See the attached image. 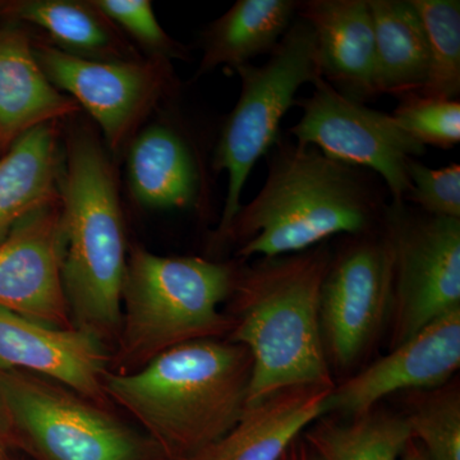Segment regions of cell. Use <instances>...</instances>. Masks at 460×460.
<instances>
[{
	"mask_svg": "<svg viewBox=\"0 0 460 460\" xmlns=\"http://www.w3.org/2000/svg\"><path fill=\"white\" fill-rule=\"evenodd\" d=\"M402 419L431 460H460L458 378L435 389L404 393Z\"/></svg>",
	"mask_w": 460,
	"mask_h": 460,
	"instance_id": "cb8c5ba5",
	"label": "cell"
},
{
	"mask_svg": "<svg viewBox=\"0 0 460 460\" xmlns=\"http://www.w3.org/2000/svg\"><path fill=\"white\" fill-rule=\"evenodd\" d=\"M332 252H304L241 263L224 311L226 341L244 345L253 368L247 405L290 386H335L320 328V295Z\"/></svg>",
	"mask_w": 460,
	"mask_h": 460,
	"instance_id": "3957f363",
	"label": "cell"
},
{
	"mask_svg": "<svg viewBox=\"0 0 460 460\" xmlns=\"http://www.w3.org/2000/svg\"><path fill=\"white\" fill-rule=\"evenodd\" d=\"M349 237L332 252L321 287V337L332 372L361 361L387 328L392 307V250L383 223Z\"/></svg>",
	"mask_w": 460,
	"mask_h": 460,
	"instance_id": "9c48e42d",
	"label": "cell"
},
{
	"mask_svg": "<svg viewBox=\"0 0 460 460\" xmlns=\"http://www.w3.org/2000/svg\"><path fill=\"white\" fill-rule=\"evenodd\" d=\"M80 105L44 75L29 33L0 29V153L42 124L74 115Z\"/></svg>",
	"mask_w": 460,
	"mask_h": 460,
	"instance_id": "e0dca14e",
	"label": "cell"
},
{
	"mask_svg": "<svg viewBox=\"0 0 460 460\" xmlns=\"http://www.w3.org/2000/svg\"><path fill=\"white\" fill-rule=\"evenodd\" d=\"M3 16L40 27L54 48L96 62L141 59L122 32L91 0L4 2Z\"/></svg>",
	"mask_w": 460,
	"mask_h": 460,
	"instance_id": "ac0fdd59",
	"label": "cell"
},
{
	"mask_svg": "<svg viewBox=\"0 0 460 460\" xmlns=\"http://www.w3.org/2000/svg\"><path fill=\"white\" fill-rule=\"evenodd\" d=\"M298 123L289 129L298 146H313L344 164L375 172L385 181L394 204H405L411 192L407 164L426 147L414 140L393 115L374 111L341 95L323 77L311 96L296 102Z\"/></svg>",
	"mask_w": 460,
	"mask_h": 460,
	"instance_id": "30bf717a",
	"label": "cell"
},
{
	"mask_svg": "<svg viewBox=\"0 0 460 460\" xmlns=\"http://www.w3.org/2000/svg\"><path fill=\"white\" fill-rule=\"evenodd\" d=\"M383 226L393 260L392 350L460 308V219L413 213L392 202Z\"/></svg>",
	"mask_w": 460,
	"mask_h": 460,
	"instance_id": "ba28073f",
	"label": "cell"
},
{
	"mask_svg": "<svg viewBox=\"0 0 460 460\" xmlns=\"http://www.w3.org/2000/svg\"><path fill=\"white\" fill-rule=\"evenodd\" d=\"M3 9H4V2H0V16H3Z\"/></svg>",
	"mask_w": 460,
	"mask_h": 460,
	"instance_id": "1f68e13d",
	"label": "cell"
},
{
	"mask_svg": "<svg viewBox=\"0 0 460 460\" xmlns=\"http://www.w3.org/2000/svg\"><path fill=\"white\" fill-rule=\"evenodd\" d=\"M33 54L48 80L98 122L113 155L128 148L138 128L171 87L169 60L141 58L96 62L35 44Z\"/></svg>",
	"mask_w": 460,
	"mask_h": 460,
	"instance_id": "8fae6325",
	"label": "cell"
},
{
	"mask_svg": "<svg viewBox=\"0 0 460 460\" xmlns=\"http://www.w3.org/2000/svg\"><path fill=\"white\" fill-rule=\"evenodd\" d=\"M119 31L131 36L148 58H186V48L172 40L157 22L148 0H91Z\"/></svg>",
	"mask_w": 460,
	"mask_h": 460,
	"instance_id": "4316f807",
	"label": "cell"
},
{
	"mask_svg": "<svg viewBox=\"0 0 460 460\" xmlns=\"http://www.w3.org/2000/svg\"><path fill=\"white\" fill-rule=\"evenodd\" d=\"M399 460H431V458H429L426 450L423 449L422 445L416 438H411V440L405 445Z\"/></svg>",
	"mask_w": 460,
	"mask_h": 460,
	"instance_id": "f546056e",
	"label": "cell"
},
{
	"mask_svg": "<svg viewBox=\"0 0 460 460\" xmlns=\"http://www.w3.org/2000/svg\"><path fill=\"white\" fill-rule=\"evenodd\" d=\"M252 368L244 345L204 339L172 348L133 374L107 371L102 385L166 460H193L241 420Z\"/></svg>",
	"mask_w": 460,
	"mask_h": 460,
	"instance_id": "7a4b0ae2",
	"label": "cell"
},
{
	"mask_svg": "<svg viewBox=\"0 0 460 460\" xmlns=\"http://www.w3.org/2000/svg\"><path fill=\"white\" fill-rule=\"evenodd\" d=\"M3 449H4V441H3L2 436H0V460L3 458Z\"/></svg>",
	"mask_w": 460,
	"mask_h": 460,
	"instance_id": "4dcf8cb0",
	"label": "cell"
},
{
	"mask_svg": "<svg viewBox=\"0 0 460 460\" xmlns=\"http://www.w3.org/2000/svg\"><path fill=\"white\" fill-rule=\"evenodd\" d=\"M109 363L108 348L83 330L53 328L0 307V370L50 378L109 407L102 385Z\"/></svg>",
	"mask_w": 460,
	"mask_h": 460,
	"instance_id": "5bb4252c",
	"label": "cell"
},
{
	"mask_svg": "<svg viewBox=\"0 0 460 460\" xmlns=\"http://www.w3.org/2000/svg\"><path fill=\"white\" fill-rule=\"evenodd\" d=\"M302 438L314 460H399L411 435L401 411L377 405L357 416H321Z\"/></svg>",
	"mask_w": 460,
	"mask_h": 460,
	"instance_id": "603a6c76",
	"label": "cell"
},
{
	"mask_svg": "<svg viewBox=\"0 0 460 460\" xmlns=\"http://www.w3.org/2000/svg\"><path fill=\"white\" fill-rule=\"evenodd\" d=\"M279 460H314L311 456L310 450L305 445L304 438L298 436L290 447H288L286 453L281 456Z\"/></svg>",
	"mask_w": 460,
	"mask_h": 460,
	"instance_id": "f1b7e54d",
	"label": "cell"
},
{
	"mask_svg": "<svg viewBox=\"0 0 460 460\" xmlns=\"http://www.w3.org/2000/svg\"><path fill=\"white\" fill-rule=\"evenodd\" d=\"M60 178L65 230L62 279L74 328L113 349L120 323L127 239L117 178L102 142L89 129L66 136Z\"/></svg>",
	"mask_w": 460,
	"mask_h": 460,
	"instance_id": "277c9868",
	"label": "cell"
},
{
	"mask_svg": "<svg viewBox=\"0 0 460 460\" xmlns=\"http://www.w3.org/2000/svg\"><path fill=\"white\" fill-rule=\"evenodd\" d=\"M375 30L377 95L419 93L429 72L425 27L411 0H367Z\"/></svg>",
	"mask_w": 460,
	"mask_h": 460,
	"instance_id": "44dd1931",
	"label": "cell"
},
{
	"mask_svg": "<svg viewBox=\"0 0 460 460\" xmlns=\"http://www.w3.org/2000/svg\"><path fill=\"white\" fill-rule=\"evenodd\" d=\"M393 117L423 146L450 150L460 141L459 100L426 98L410 93L401 98Z\"/></svg>",
	"mask_w": 460,
	"mask_h": 460,
	"instance_id": "484cf974",
	"label": "cell"
},
{
	"mask_svg": "<svg viewBox=\"0 0 460 460\" xmlns=\"http://www.w3.org/2000/svg\"><path fill=\"white\" fill-rule=\"evenodd\" d=\"M271 148L265 184L242 205L219 246L235 244L241 260L271 259L381 226L386 205L372 172L281 138Z\"/></svg>",
	"mask_w": 460,
	"mask_h": 460,
	"instance_id": "6da1fadb",
	"label": "cell"
},
{
	"mask_svg": "<svg viewBox=\"0 0 460 460\" xmlns=\"http://www.w3.org/2000/svg\"><path fill=\"white\" fill-rule=\"evenodd\" d=\"M296 14L313 27L321 77L341 95L376 98L375 30L367 0H307Z\"/></svg>",
	"mask_w": 460,
	"mask_h": 460,
	"instance_id": "9a60e30c",
	"label": "cell"
},
{
	"mask_svg": "<svg viewBox=\"0 0 460 460\" xmlns=\"http://www.w3.org/2000/svg\"><path fill=\"white\" fill-rule=\"evenodd\" d=\"M56 122L18 138L0 157V241L39 208L60 201Z\"/></svg>",
	"mask_w": 460,
	"mask_h": 460,
	"instance_id": "d6986e66",
	"label": "cell"
},
{
	"mask_svg": "<svg viewBox=\"0 0 460 460\" xmlns=\"http://www.w3.org/2000/svg\"><path fill=\"white\" fill-rule=\"evenodd\" d=\"M127 168L133 198L145 208H181L195 199V163L184 142L166 127L151 126L136 135Z\"/></svg>",
	"mask_w": 460,
	"mask_h": 460,
	"instance_id": "7402d4cb",
	"label": "cell"
},
{
	"mask_svg": "<svg viewBox=\"0 0 460 460\" xmlns=\"http://www.w3.org/2000/svg\"><path fill=\"white\" fill-rule=\"evenodd\" d=\"M334 387H286L247 405L237 425L193 460H279L311 423L325 416L326 399Z\"/></svg>",
	"mask_w": 460,
	"mask_h": 460,
	"instance_id": "2e32d148",
	"label": "cell"
},
{
	"mask_svg": "<svg viewBox=\"0 0 460 460\" xmlns=\"http://www.w3.org/2000/svg\"><path fill=\"white\" fill-rule=\"evenodd\" d=\"M62 205L30 214L0 241V307L26 319L72 329L63 287Z\"/></svg>",
	"mask_w": 460,
	"mask_h": 460,
	"instance_id": "7c38bea8",
	"label": "cell"
},
{
	"mask_svg": "<svg viewBox=\"0 0 460 460\" xmlns=\"http://www.w3.org/2000/svg\"><path fill=\"white\" fill-rule=\"evenodd\" d=\"M460 367V308L444 314L386 356L335 385L325 414L350 417L402 393L449 383Z\"/></svg>",
	"mask_w": 460,
	"mask_h": 460,
	"instance_id": "4fadbf2b",
	"label": "cell"
},
{
	"mask_svg": "<svg viewBox=\"0 0 460 460\" xmlns=\"http://www.w3.org/2000/svg\"><path fill=\"white\" fill-rule=\"evenodd\" d=\"M241 263L157 256L132 246L120 293L122 323L109 371L133 374L172 348L228 338L233 320L219 305L228 299Z\"/></svg>",
	"mask_w": 460,
	"mask_h": 460,
	"instance_id": "5b68a950",
	"label": "cell"
},
{
	"mask_svg": "<svg viewBox=\"0 0 460 460\" xmlns=\"http://www.w3.org/2000/svg\"><path fill=\"white\" fill-rule=\"evenodd\" d=\"M0 436L39 460H166L111 407L21 370H0Z\"/></svg>",
	"mask_w": 460,
	"mask_h": 460,
	"instance_id": "8992f818",
	"label": "cell"
},
{
	"mask_svg": "<svg viewBox=\"0 0 460 460\" xmlns=\"http://www.w3.org/2000/svg\"><path fill=\"white\" fill-rule=\"evenodd\" d=\"M425 27L429 72L420 95L456 100L460 93L459 0H411Z\"/></svg>",
	"mask_w": 460,
	"mask_h": 460,
	"instance_id": "d4e9b609",
	"label": "cell"
},
{
	"mask_svg": "<svg viewBox=\"0 0 460 460\" xmlns=\"http://www.w3.org/2000/svg\"><path fill=\"white\" fill-rule=\"evenodd\" d=\"M235 72L241 93L220 132L215 148V172H226L228 190L213 243L219 246L235 215L248 175L257 160L279 140L284 115L296 104L302 84L321 77L313 27L298 18L271 51L262 66L244 65Z\"/></svg>",
	"mask_w": 460,
	"mask_h": 460,
	"instance_id": "52a82bcc",
	"label": "cell"
},
{
	"mask_svg": "<svg viewBox=\"0 0 460 460\" xmlns=\"http://www.w3.org/2000/svg\"><path fill=\"white\" fill-rule=\"evenodd\" d=\"M411 192L407 199L432 217L460 219V166L452 164L431 169L419 160L407 164Z\"/></svg>",
	"mask_w": 460,
	"mask_h": 460,
	"instance_id": "83f0119b",
	"label": "cell"
},
{
	"mask_svg": "<svg viewBox=\"0 0 460 460\" xmlns=\"http://www.w3.org/2000/svg\"><path fill=\"white\" fill-rule=\"evenodd\" d=\"M295 0H238L202 33L199 75L217 66L237 69L261 54H270L296 14Z\"/></svg>",
	"mask_w": 460,
	"mask_h": 460,
	"instance_id": "ffe728a7",
	"label": "cell"
}]
</instances>
